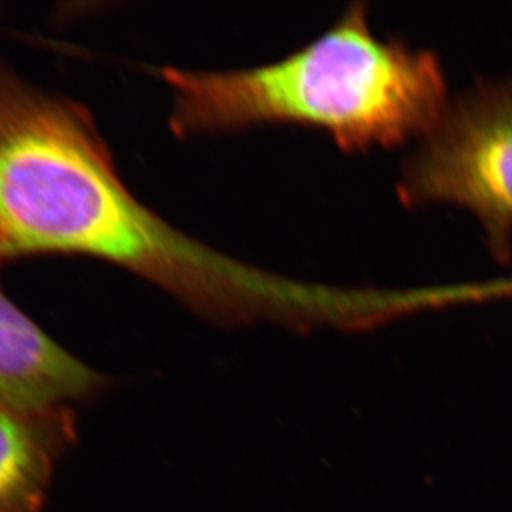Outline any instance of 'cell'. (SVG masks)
<instances>
[{
	"mask_svg": "<svg viewBox=\"0 0 512 512\" xmlns=\"http://www.w3.org/2000/svg\"><path fill=\"white\" fill-rule=\"evenodd\" d=\"M173 92L177 137L292 124L326 131L343 151L392 147L430 130L448 101L436 53L382 39L363 2L284 59L234 70H158Z\"/></svg>",
	"mask_w": 512,
	"mask_h": 512,
	"instance_id": "cell-1",
	"label": "cell"
},
{
	"mask_svg": "<svg viewBox=\"0 0 512 512\" xmlns=\"http://www.w3.org/2000/svg\"><path fill=\"white\" fill-rule=\"evenodd\" d=\"M406 205L446 202L473 212L488 248L512 261V82L490 80L448 101L399 180Z\"/></svg>",
	"mask_w": 512,
	"mask_h": 512,
	"instance_id": "cell-2",
	"label": "cell"
},
{
	"mask_svg": "<svg viewBox=\"0 0 512 512\" xmlns=\"http://www.w3.org/2000/svg\"><path fill=\"white\" fill-rule=\"evenodd\" d=\"M100 383L99 375L57 345L0 289V404L59 407Z\"/></svg>",
	"mask_w": 512,
	"mask_h": 512,
	"instance_id": "cell-3",
	"label": "cell"
},
{
	"mask_svg": "<svg viewBox=\"0 0 512 512\" xmlns=\"http://www.w3.org/2000/svg\"><path fill=\"white\" fill-rule=\"evenodd\" d=\"M66 407L26 409L0 404V512H37L57 458L74 439Z\"/></svg>",
	"mask_w": 512,
	"mask_h": 512,
	"instance_id": "cell-4",
	"label": "cell"
}]
</instances>
